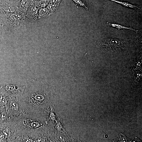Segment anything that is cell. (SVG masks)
<instances>
[{
    "mask_svg": "<svg viewBox=\"0 0 142 142\" xmlns=\"http://www.w3.org/2000/svg\"><path fill=\"white\" fill-rule=\"evenodd\" d=\"M94 44L97 47L108 53L121 52L126 48L125 42L119 39L104 38L100 41H95Z\"/></svg>",
    "mask_w": 142,
    "mask_h": 142,
    "instance_id": "6da1fadb",
    "label": "cell"
},
{
    "mask_svg": "<svg viewBox=\"0 0 142 142\" xmlns=\"http://www.w3.org/2000/svg\"><path fill=\"white\" fill-rule=\"evenodd\" d=\"M106 24L108 26L117 29L118 30L129 29L134 31L136 33L139 31L138 30L134 29L131 27H126L116 23H113L107 22H106Z\"/></svg>",
    "mask_w": 142,
    "mask_h": 142,
    "instance_id": "7a4b0ae2",
    "label": "cell"
},
{
    "mask_svg": "<svg viewBox=\"0 0 142 142\" xmlns=\"http://www.w3.org/2000/svg\"><path fill=\"white\" fill-rule=\"evenodd\" d=\"M117 3L124 7H128L135 10H139L140 7L138 5L132 4L125 1L118 0H109Z\"/></svg>",
    "mask_w": 142,
    "mask_h": 142,
    "instance_id": "3957f363",
    "label": "cell"
},
{
    "mask_svg": "<svg viewBox=\"0 0 142 142\" xmlns=\"http://www.w3.org/2000/svg\"><path fill=\"white\" fill-rule=\"evenodd\" d=\"M39 16L42 17H44L48 16L50 15L49 11L48 9L47 8H42L39 11Z\"/></svg>",
    "mask_w": 142,
    "mask_h": 142,
    "instance_id": "277c9868",
    "label": "cell"
},
{
    "mask_svg": "<svg viewBox=\"0 0 142 142\" xmlns=\"http://www.w3.org/2000/svg\"><path fill=\"white\" fill-rule=\"evenodd\" d=\"M72 0L74 2L76 5L83 7L87 10L88 9V8L86 3L83 0Z\"/></svg>",
    "mask_w": 142,
    "mask_h": 142,
    "instance_id": "5b68a950",
    "label": "cell"
},
{
    "mask_svg": "<svg viewBox=\"0 0 142 142\" xmlns=\"http://www.w3.org/2000/svg\"><path fill=\"white\" fill-rule=\"evenodd\" d=\"M58 7V6L50 3L48 5L47 8L48 9L49 11H50V13H52L57 11Z\"/></svg>",
    "mask_w": 142,
    "mask_h": 142,
    "instance_id": "8992f818",
    "label": "cell"
},
{
    "mask_svg": "<svg viewBox=\"0 0 142 142\" xmlns=\"http://www.w3.org/2000/svg\"><path fill=\"white\" fill-rule=\"evenodd\" d=\"M11 18L13 20L16 21L20 19L22 17L21 15L17 14H13L10 16Z\"/></svg>",
    "mask_w": 142,
    "mask_h": 142,
    "instance_id": "52a82bcc",
    "label": "cell"
},
{
    "mask_svg": "<svg viewBox=\"0 0 142 142\" xmlns=\"http://www.w3.org/2000/svg\"><path fill=\"white\" fill-rule=\"evenodd\" d=\"M5 89L7 91H12L15 89V87L12 85H7L5 87Z\"/></svg>",
    "mask_w": 142,
    "mask_h": 142,
    "instance_id": "ba28073f",
    "label": "cell"
},
{
    "mask_svg": "<svg viewBox=\"0 0 142 142\" xmlns=\"http://www.w3.org/2000/svg\"><path fill=\"white\" fill-rule=\"evenodd\" d=\"M47 5V3L45 1H42L38 2V6L41 8H44Z\"/></svg>",
    "mask_w": 142,
    "mask_h": 142,
    "instance_id": "9c48e42d",
    "label": "cell"
},
{
    "mask_svg": "<svg viewBox=\"0 0 142 142\" xmlns=\"http://www.w3.org/2000/svg\"><path fill=\"white\" fill-rule=\"evenodd\" d=\"M62 0H51L50 3L59 6V4Z\"/></svg>",
    "mask_w": 142,
    "mask_h": 142,
    "instance_id": "30bf717a",
    "label": "cell"
},
{
    "mask_svg": "<svg viewBox=\"0 0 142 142\" xmlns=\"http://www.w3.org/2000/svg\"><path fill=\"white\" fill-rule=\"evenodd\" d=\"M7 103V100L5 98L2 96L0 97V103L3 105H5Z\"/></svg>",
    "mask_w": 142,
    "mask_h": 142,
    "instance_id": "8fae6325",
    "label": "cell"
},
{
    "mask_svg": "<svg viewBox=\"0 0 142 142\" xmlns=\"http://www.w3.org/2000/svg\"><path fill=\"white\" fill-rule=\"evenodd\" d=\"M6 118V115L5 113H3L0 115V118L2 120H5Z\"/></svg>",
    "mask_w": 142,
    "mask_h": 142,
    "instance_id": "7c38bea8",
    "label": "cell"
},
{
    "mask_svg": "<svg viewBox=\"0 0 142 142\" xmlns=\"http://www.w3.org/2000/svg\"><path fill=\"white\" fill-rule=\"evenodd\" d=\"M11 105L15 109H18V106L17 104L14 102L11 103Z\"/></svg>",
    "mask_w": 142,
    "mask_h": 142,
    "instance_id": "4fadbf2b",
    "label": "cell"
},
{
    "mask_svg": "<svg viewBox=\"0 0 142 142\" xmlns=\"http://www.w3.org/2000/svg\"><path fill=\"white\" fill-rule=\"evenodd\" d=\"M27 2V0H22L21 1V5L23 6L26 4Z\"/></svg>",
    "mask_w": 142,
    "mask_h": 142,
    "instance_id": "5bb4252c",
    "label": "cell"
},
{
    "mask_svg": "<svg viewBox=\"0 0 142 142\" xmlns=\"http://www.w3.org/2000/svg\"><path fill=\"white\" fill-rule=\"evenodd\" d=\"M32 11L34 13H37V12L38 10L37 8L36 7H33L32 8Z\"/></svg>",
    "mask_w": 142,
    "mask_h": 142,
    "instance_id": "9a60e30c",
    "label": "cell"
},
{
    "mask_svg": "<svg viewBox=\"0 0 142 142\" xmlns=\"http://www.w3.org/2000/svg\"><path fill=\"white\" fill-rule=\"evenodd\" d=\"M19 1H21L22 0H19Z\"/></svg>",
    "mask_w": 142,
    "mask_h": 142,
    "instance_id": "2e32d148",
    "label": "cell"
}]
</instances>
